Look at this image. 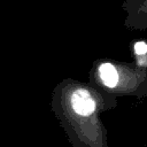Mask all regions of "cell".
<instances>
[{
  "label": "cell",
  "instance_id": "obj_1",
  "mask_svg": "<svg viewBox=\"0 0 147 147\" xmlns=\"http://www.w3.org/2000/svg\"><path fill=\"white\" fill-rule=\"evenodd\" d=\"M96 77L100 84L107 88H118L122 84L121 71L113 63H101L96 69Z\"/></svg>",
  "mask_w": 147,
  "mask_h": 147
},
{
  "label": "cell",
  "instance_id": "obj_2",
  "mask_svg": "<svg viewBox=\"0 0 147 147\" xmlns=\"http://www.w3.org/2000/svg\"><path fill=\"white\" fill-rule=\"evenodd\" d=\"M134 52L138 56H145L147 54V44L144 41H139L134 45Z\"/></svg>",
  "mask_w": 147,
  "mask_h": 147
}]
</instances>
